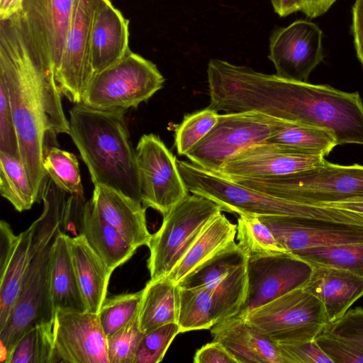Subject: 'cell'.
<instances>
[{
	"mask_svg": "<svg viewBox=\"0 0 363 363\" xmlns=\"http://www.w3.org/2000/svg\"><path fill=\"white\" fill-rule=\"evenodd\" d=\"M220 111H256L329 130L337 145H363V103L358 92L313 84L229 65L217 89Z\"/></svg>",
	"mask_w": 363,
	"mask_h": 363,
	"instance_id": "1",
	"label": "cell"
},
{
	"mask_svg": "<svg viewBox=\"0 0 363 363\" xmlns=\"http://www.w3.org/2000/svg\"><path fill=\"white\" fill-rule=\"evenodd\" d=\"M0 81L8 92L20 159L33 189L40 197L47 139L69 133L53 68L31 45L20 12L0 20Z\"/></svg>",
	"mask_w": 363,
	"mask_h": 363,
	"instance_id": "2",
	"label": "cell"
},
{
	"mask_svg": "<svg viewBox=\"0 0 363 363\" xmlns=\"http://www.w3.org/2000/svg\"><path fill=\"white\" fill-rule=\"evenodd\" d=\"M66 193L45 178L40 191L41 216L33 223L32 255L14 307L0 330V360L5 362L18 340L28 330L53 322L50 267L55 238L63 225Z\"/></svg>",
	"mask_w": 363,
	"mask_h": 363,
	"instance_id": "3",
	"label": "cell"
},
{
	"mask_svg": "<svg viewBox=\"0 0 363 363\" xmlns=\"http://www.w3.org/2000/svg\"><path fill=\"white\" fill-rule=\"evenodd\" d=\"M124 114L77 104L69 111V135L94 186L111 189L142 203L136 152Z\"/></svg>",
	"mask_w": 363,
	"mask_h": 363,
	"instance_id": "4",
	"label": "cell"
},
{
	"mask_svg": "<svg viewBox=\"0 0 363 363\" xmlns=\"http://www.w3.org/2000/svg\"><path fill=\"white\" fill-rule=\"evenodd\" d=\"M190 193L208 198L223 211L255 217L299 216L345 222L363 225V216L328 206L291 201L220 177L192 162L177 161Z\"/></svg>",
	"mask_w": 363,
	"mask_h": 363,
	"instance_id": "5",
	"label": "cell"
},
{
	"mask_svg": "<svg viewBox=\"0 0 363 363\" xmlns=\"http://www.w3.org/2000/svg\"><path fill=\"white\" fill-rule=\"evenodd\" d=\"M232 181L275 197L310 205L363 201V165L359 164L340 165L326 161L285 175Z\"/></svg>",
	"mask_w": 363,
	"mask_h": 363,
	"instance_id": "6",
	"label": "cell"
},
{
	"mask_svg": "<svg viewBox=\"0 0 363 363\" xmlns=\"http://www.w3.org/2000/svg\"><path fill=\"white\" fill-rule=\"evenodd\" d=\"M164 78L151 61L130 50L123 58L95 73L83 96L93 108L125 113L163 87Z\"/></svg>",
	"mask_w": 363,
	"mask_h": 363,
	"instance_id": "7",
	"label": "cell"
},
{
	"mask_svg": "<svg viewBox=\"0 0 363 363\" xmlns=\"http://www.w3.org/2000/svg\"><path fill=\"white\" fill-rule=\"evenodd\" d=\"M221 206L202 196L188 194L166 215L147 244L150 279L169 275Z\"/></svg>",
	"mask_w": 363,
	"mask_h": 363,
	"instance_id": "8",
	"label": "cell"
},
{
	"mask_svg": "<svg viewBox=\"0 0 363 363\" xmlns=\"http://www.w3.org/2000/svg\"><path fill=\"white\" fill-rule=\"evenodd\" d=\"M245 317L276 344L314 340L329 324L320 301L303 287L250 311Z\"/></svg>",
	"mask_w": 363,
	"mask_h": 363,
	"instance_id": "9",
	"label": "cell"
},
{
	"mask_svg": "<svg viewBox=\"0 0 363 363\" xmlns=\"http://www.w3.org/2000/svg\"><path fill=\"white\" fill-rule=\"evenodd\" d=\"M273 130L269 116L259 112L219 114L216 124L184 156L192 163L216 172L240 152L266 143Z\"/></svg>",
	"mask_w": 363,
	"mask_h": 363,
	"instance_id": "10",
	"label": "cell"
},
{
	"mask_svg": "<svg viewBox=\"0 0 363 363\" xmlns=\"http://www.w3.org/2000/svg\"><path fill=\"white\" fill-rule=\"evenodd\" d=\"M135 152L142 204L164 216L189 192L176 157L152 133L141 136Z\"/></svg>",
	"mask_w": 363,
	"mask_h": 363,
	"instance_id": "11",
	"label": "cell"
},
{
	"mask_svg": "<svg viewBox=\"0 0 363 363\" xmlns=\"http://www.w3.org/2000/svg\"><path fill=\"white\" fill-rule=\"evenodd\" d=\"M248 256L233 242L183 279L182 288H205L215 299L220 323L238 314L247 293Z\"/></svg>",
	"mask_w": 363,
	"mask_h": 363,
	"instance_id": "12",
	"label": "cell"
},
{
	"mask_svg": "<svg viewBox=\"0 0 363 363\" xmlns=\"http://www.w3.org/2000/svg\"><path fill=\"white\" fill-rule=\"evenodd\" d=\"M103 0H74L60 67L55 78L60 93L71 102H82L94 72L91 35L96 12Z\"/></svg>",
	"mask_w": 363,
	"mask_h": 363,
	"instance_id": "13",
	"label": "cell"
},
{
	"mask_svg": "<svg viewBox=\"0 0 363 363\" xmlns=\"http://www.w3.org/2000/svg\"><path fill=\"white\" fill-rule=\"evenodd\" d=\"M312 270L310 263L289 252L248 257L247 293L237 315L245 317L285 294L303 287Z\"/></svg>",
	"mask_w": 363,
	"mask_h": 363,
	"instance_id": "14",
	"label": "cell"
},
{
	"mask_svg": "<svg viewBox=\"0 0 363 363\" xmlns=\"http://www.w3.org/2000/svg\"><path fill=\"white\" fill-rule=\"evenodd\" d=\"M50 363H109L99 313L57 310Z\"/></svg>",
	"mask_w": 363,
	"mask_h": 363,
	"instance_id": "15",
	"label": "cell"
},
{
	"mask_svg": "<svg viewBox=\"0 0 363 363\" xmlns=\"http://www.w3.org/2000/svg\"><path fill=\"white\" fill-rule=\"evenodd\" d=\"M323 33L306 20H297L274 30L269 38V59L281 78L307 82L323 59Z\"/></svg>",
	"mask_w": 363,
	"mask_h": 363,
	"instance_id": "16",
	"label": "cell"
},
{
	"mask_svg": "<svg viewBox=\"0 0 363 363\" xmlns=\"http://www.w3.org/2000/svg\"><path fill=\"white\" fill-rule=\"evenodd\" d=\"M258 218L291 254L318 247L363 242L362 225L299 216Z\"/></svg>",
	"mask_w": 363,
	"mask_h": 363,
	"instance_id": "17",
	"label": "cell"
},
{
	"mask_svg": "<svg viewBox=\"0 0 363 363\" xmlns=\"http://www.w3.org/2000/svg\"><path fill=\"white\" fill-rule=\"evenodd\" d=\"M74 0H23L20 14L32 47L53 68L61 62Z\"/></svg>",
	"mask_w": 363,
	"mask_h": 363,
	"instance_id": "18",
	"label": "cell"
},
{
	"mask_svg": "<svg viewBox=\"0 0 363 363\" xmlns=\"http://www.w3.org/2000/svg\"><path fill=\"white\" fill-rule=\"evenodd\" d=\"M326 161L323 155L263 143L240 152L213 173L230 180L277 177L319 166Z\"/></svg>",
	"mask_w": 363,
	"mask_h": 363,
	"instance_id": "19",
	"label": "cell"
},
{
	"mask_svg": "<svg viewBox=\"0 0 363 363\" xmlns=\"http://www.w3.org/2000/svg\"><path fill=\"white\" fill-rule=\"evenodd\" d=\"M33 226L15 235L10 225L0 222V330L18 298L32 255Z\"/></svg>",
	"mask_w": 363,
	"mask_h": 363,
	"instance_id": "20",
	"label": "cell"
},
{
	"mask_svg": "<svg viewBox=\"0 0 363 363\" xmlns=\"http://www.w3.org/2000/svg\"><path fill=\"white\" fill-rule=\"evenodd\" d=\"M93 210L113 226L123 238L135 248L147 245L152 234L146 222V208L115 190L94 186L90 199Z\"/></svg>",
	"mask_w": 363,
	"mask_h": 363,
	"instance_id": "21",
	"label": "cell"
},
{
	"mask_svg": "<svg viewBox=\"0 0 363 363\" xmlns=\"http://www.w3.org/2000/svg\"><path fill=\"white\" fill-rule=\"evenodd\" d=\"M312 266L311 277L303 288L320 301L329 324L333 323L363 296V278L340 268Z\"/></svg>",
	"mask_w": 363,
	"mask_h": 363,
	"instance_id": "22",
	"label": "cell"
},
{
	"mask_svg": "<svg viewBox=\"0 0 363 363\" xmlns=\"http://www.w3.org/2000/svg\"><path fill=\"white\" fill-rule=\"evenodd\" d=\"M211 333L213 340L238 363H282L277 344L244 316L237 315L221 321L211 328Z\"/></svg>",
	"mask_w": 363,
	"mask_h": 363,
	"instance_id": "23",
	"label": "cell"
},
{
	"mask_svg": "<svg viewBox=\"0 0 363 363\" xmlns=\"http://www.w3.org/2000/svg\"><path fill=\"white\" fill-rule=\"evenodd\" d=\"M129 21L110 0H103L94 17L91 35V63L99 72L123 58L128 45Z\"/></svg>",
	"mask_w": 363,
	"mask_h": 363,
	"instance_id": "24",
	"label": "cell"
},
{
	"mask_svg": "<svg viewBox=\"0 0 363 363\" xmlns=\"http://www.w3.org/2000/svg\"><path fill=\"white\" fill-rule=\"evenodd\" d=\"M69 250L86 311L99 313L111 273L82 234L69 236Z\"/></svg>",
	"mask_w": 363,
	"mask_h": 363,
	"instance_id": "25",
	"label": "cell"
},
{
	"mask_svg": "<svg viewBox=\"0 0 363 363\" xmlns=\"http://www.w3.org/2000/svg\"><path fill=\"white\" fill-rule=\"evenodd\" d=\"M81 233L112 272L126 262L137 248L129 244L113 226L92 208L90 200H83L78 211Z\"/></svg>",
	"mask_w": 363,
	"mask_h": 363,
	"instance_id": "26",
	"label": "cell"
},
{
	"mask_svg": "<svg viewBox=\"0 0 363 363\" xmlns=\"http://www.w3.org/2000/svg\"><path fill=\"white\" fill-rule=\"evenodd\" d=\"M50 296L53 309L86 311L69 250V236L62 229L57 234L51 256Z\"/></svg>",
	"mask_w": 363,
	"mask_h": 363,
	"instance_id": "27",
	"label": "cell"
},
{
	"mask_svg": "<svg viewBox=\"0 0 363 363\" xmlns=\"http://www.w3.org/2000/svg\"><path fill=\"white\" fill-rule=\"evenodd\" d=\"M237 224L221 213L203 228L186 252L167 276L178 284L187 275L235 241Z\"/></svg>",
	"mask_w": 363,
	"mask_h": 363,
	"instance_id": "28",
	"label": "cell"
},
{
	"mask_svg": "<svg viewBox=\"0 0 363 363\" xmlns=\"http://www.w3.org/2000/svg\"><path fill=\"white\" fill-rule=\"evenodd\" d=\"M178 285L167 276L147 282L139 309V327L147 333L170 323H177Z\"/></svg>",
	"mask_w": 363,
	"mask_h": 363,
	"instance_id": "29",
	"label": "cell"
},
{
	"mask_svg": "<svg viewBox=\"0 0 363 363\" xmlns=\"http://www.w3.org/2000/svg\"><path fill=\"white\" fill-rule=\"evenodd\" d=\"M269 118L274 130L266 143L279 144L306 154L324 157L337 145L334 135L328 130Z\"/></svg>",
	"mask_w": 363,
	"mask_h": 363,
	"instance_id": "30",
	"label": "cell"
},
{
	"mask_svg": "<svg viewBox=\"0 0 363 363\" xmlns=\"http://www.w3.org/2000/svg\"><path fill=\"white\" fill-rule=\"evenodd\" d=\"M219 323L216 303L209 290L202 287L182 288L178 285L177 323L180 333L211 329Z\"/></svg>",
	"mask_w": 363,
	"mask_h": 363,
	"instance_id": "31",
	"label": "cell"
},
{
	"mask_svg": "<svg viewBox=\"0 0 363 363\" xmlns=\"http://www.w3.org/2000/svg\"><path fill=\"white\" fill-rule=\"evenodd\" d=\"M0 194L19 212L38 201L25 166L18 157L0 152Z\"/></svg>",
	"mask_w": 363,
	"mask_h": 363,
	"instance_id": "32",
	"label": "cell"
},
{
	"mask_svg": "<svg viewBox=\"0 0 363 363\" xmlns=\"http://www.w3.org/2000/svg\"><path fill=\"white\" fill-rule=\"evenodd\" d=\"M43 167L55 184L66 194L85 198L76 156L54 145H45Z\"/></svg>",
	"mask_w": 363,
	"mask_h": 363,
	"instance_id": "33",
	"label": "cell"
},
{
	"mask_svg": "<svg viewBox=\"0 0 363 363\" xmlns=\"http://www.w3.org/2000/svg\"><path fill=\"white\" fill-rule=\"evenodd\" d=\"M54 321L40 323L25 332L5 363H50L54 347Z\"/></svg>",
	"mask_w": 363,
	"mask_h": 363,
	"instance_id": "34",
	"label": "cell"
},
{
	"mask_svg": "<svg viewBox=\"0 0 363 363\" xmlns=\"http://www.w3.org/2000/svg\"><path fill=\"white\" fill-rule=\"evenodd\" d=\"M239 216L236 234L238 245L248 257L288 252L258 217Z\"/></svg>",
	"mask_w": 363,
	"mask_h": 363,
	"instance_id": "35",
	"label": "cell"
},
{
	"mask_svg": "<svg viewBox=\"0 0 363 363\" xmlns=\"http://www.w3.org/2000/svg\"><path fill=\"white\" fill-rule=\"evenodd\" d=\"M292 255L311 265L340 268L363 278V242L314 247Z\"/></svg>",
	"mask_w": 363,
	"mask_h": 363,
	"instance_id": "36",
	"label": "cell"
},
{
	"mask_svg": "<svg viewBox=\"0 0 363 363\" xmlns=\"http://www.w3.org/2000/svg\"><path fill=\"white\" fill-rule=\"evenodd\" d=\"M143 294L139 291L106 297L99 312L106 337L126 325L138 313Z\"/></svg>",
	"mask_w": 363,
	"mask_h": 363,
	"instance_id": "37",
	"label": "cell"
},
{
	"mask_svg": "<svg viewBox=\"0 0 363 363\" xmlns=\"http://www.w3.org/2000/svg\"><path fill=\"white\" fill-rule=\"evenodd\" d=\"M218 112L208 107L186 115L175 131L174 145L179 155H185L216 124Z\"/></svg>",
	"mask_w": 363,
	"mask_h": 363,
	"instance_id": "38",
	"label": "cell"
},
{
	"mask_svg": "<svg viewBox=\"0 0 363 363\" xmlns=\"http://www.w3.org/2000/svg\"><path fill=\"white\" fill-rule=\"evenodd\" d=\"M180 333L177 323H170L143 334L134 363H158L163 359L174 337Z\"/></svg>",
	"mask_w": 363,
	"mask_h": 363,
	"instance_id": "39",
	"label": "cell"
},
{
	"mask_svg": "<svg viewBox=\"0 0 363 363\" xmlns=\"http://www.w3.org/2000/svg\"><path fill=\"white\" fill-rule=\"evenodd\" d=\"M139 311L123 328L107 337L109 363H134L136 351L143 335L139 327Z\"/></svg>",
	"mask_w": 363,
	"mask_h": 363,
	"instance_id": "40",
	"label": "cell"
},
{
	"mask_svg": "<svg viewBox=\"0 0 363 363\" xmlns=\"http://www.w3.org/2000/svg\"><path fill=\"white\" fill-rule=\"evenodd\" d=\"M0 152L20 158L18 138L7 90L0 81Z\"/></svg>",
	"mask_w": 363,
	"mask_h": 363,
	"instance_id": "41",
	"label": "cell"
},
{
	"mask_svg": "<svg viewBox=\"0 0 363 363\" xmlns=\"http://www.w3.org/2000/svg\"><path fill=\"white\" fill-rule=\"evenodd\" d=\"M314 340L333 363H363V350L326 330Z\"/></svg>",
	"mask_w": 363,
	"mask_h": 363,
	"instance_id": "42",
	"label": "cell"
},
{
	"mask_svg": "<svg viewBox=\"0 0 363 363\" xmlns=\"http://www.w3.org/2000/svg\"><path fill=\"white\" fill-rule=\"evenodd\" d=\"M277 345L282 363H333L315 340Z\"/></svg>",
	"mask_w": 363,
	"mask_h": 363,
	"instance_id": "43",
	"label": "cell"
},
{
	"mask_svg": "<svg viewBox=\"0 0 363 363\" xmlns=\"http://www.w3.org/2000/svg\"><path fill=\"white\" fill-rule=\"evenodd\" d=\"M325 330L363 350V308L348 310L341 318L328 324Z\"/></svg>",
	"mask_w": 363,
	"mask_h": 363,
	"instance_id": "44",
	"label": "cell"
},
{
	"mask_svg": "<svg viewBox=\"0 0 363 363\" xmlns=\"http://www.w3.org/2000/svg\"><path fill=\"white\" fill-rule=\"evenodd\" d=\"M194 363H238L218 342L213 341L199 348L194 357Z\"/></svg>",
	"mask_w": 363,
	"mask_h": 363,
	"instance_id": "45",
	"label": "cell"
},
{
	"mask_svg": "<svg viewBox=\"0 0 363 363\" xmlns=\"http://www.w3.org/2000/svg\"><path fill=\"white\" fill-rule=\"evenodd\" d=\"M352 30L357 55L363 65V0H356L352 7Z\"/></svg>",
	"mask_w": 363,
	"mask_h": 363,
	"instance_id": "46",
	"label": "cell"
},
{
	"mask_svg": "<svg viewBox=\"0 0 363 363\" xmlns=\"http://www.w3.org/2000/svg\"><path fill=\"white\" fill-rule=\"evenodd\" d=\"M336 0H304L301 10L308 17L315 18L324 14Z\"/></svg>",
	"mask_w": 363,
	"mask_h": 363,
	"instance_id": "47",
	"label": "cell"
},
{
	"mask_svg": "<svg viewBox=\"0 0 363 363\" xmlns=\"http://www.w3.org/2000/svg\"><path fill=\"white\" fill-rule=\"evenodd\" d=\"M275 13L281 17L302 10L304 0H270Z\"/></svg>",
	"mask_w": 363,
	"mask_h": 363,
	"instance_id": "48",
	"label": "cell"
},
{
	"mask_svg": "<svg viewBox=\"0 0 363 363\" xmlns=\"http://www.w3.org/2000/svg\"><path fill=\"white\" fill-rule=\"evenodd\" d=\"M23 0H0V20L6 19L18 13Z\"/></svg>",
	"mask_w": 363,
	"mask_h": 363,
	"instance_id": "49",
	"label": "cell"
},
{
	"mask_svg": "<svg viewBox=\"0 0 363 363\" xmlns=\"http://www.w3.org/2000/svg\"><path fill=\"white\" fill-rule=\"evenodd\" d=\"M324 206H328L332 207H335L338 208L345 209L350 211H353L359 215L363 216V201H347V202H341V203H334L326 204Z\"/></svg>",
	"mask_w": 363,
	"mask_h": 363,
	"instance_id": "50",
	"label": "cell"
}]
</instances>
